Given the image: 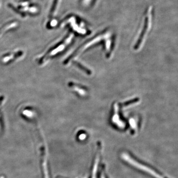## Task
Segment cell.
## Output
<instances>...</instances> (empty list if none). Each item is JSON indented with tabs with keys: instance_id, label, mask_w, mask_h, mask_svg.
<instances>
[{
	"instance_id": "6da1fadb",
	"label": "cell",
	"mask_w": 178,
	"mask_h": 178,
	"mask_svg": "<svg viewBox=\"0 0 178 178\" xmlns=\"http://www.w3.org/2000/svg\"><path fill=\"white\" fill-rule=\"evenodd\" d=\"M122 158H123V159L126 161H127L128 163L132 165V166H134V167L135 166L136 168L142 170V171L143 170L144 171L146 172V173H148L150 175H151L153 176H154L155 178H164L163 176H162V175L158 173L154 170L151 169V168H149L148 166H145L143 164L140 163L139 162H138L136 161V160L134 159L133 158L130 156L129 154H128L127 153H122Z\"/></svg>"
},
{
	"instance_id": "7a4b0ae2",
	"label": "cell",
	"mask_w": 178,
	"mask_h": 178,
	"mask_svg": "<svg viewBox=\"0 0 178 178\" xmlns=\"http://www.w3.org/2000/svg\"><path fill=\"white\" fill-rule=\"evenodd\" d=\"M24 52L22 51L12 52V53H8L2 56V63H10L16 60H19L23 56Z\"/></svg>"
},
{
	"instance_id": "3957f363",
	"label": "cell",
	"mask_w": 178,
	"mask_h": 178,
	"mask_svg": "<svg viewBox=\"0 0 178 178\" xmlns=\"http://www.w3.org/2000/svg\"><path fill=\"white\" fill-rule=\"evenodd\" d=\"M148 12L147 15H146L145 19H144V28L142 32L141 33L139 39L138 40L137 45H136V46H137V47L139 46L141 44V42H142V39L144 38V34H146V31H147L148 28L149 27L150 21H151V12L149 11V12Z\"/></svg>"
},
{
	"instance_id": "277c9868",
	"label": "cell",
	"mask_w": 178,
	"mask_h": 178,
	"mask_svg": "<svg viewBox=\"0 0 178 178\" xmlns=\"http://www.w3.org/2000/svg\"><path fill=\"white\" fill-rule=\"evenodd\" d=\"M93 0H81L82 3L85 5H88L91 3Z\"/></svg>"
},
{
	"instance_id": "5b68a950",
	"label": "cell",
	"mask_w": 178,
	"mask_h": 178,
	"mask_svg": "<svg viewBox=\"0 0 178 178\" xmlns=\"http://www.w3.org/2000/svg\"><path fill=\"white\" fill-rule=\"evenodd\" d=\"M58 0H55L54 3V5H53V12H54L55 10H56V5H58Z\"/></svg>"
},
{
	"instance_id": "8992f818",
	"label": "cell",
	"mask_w": 178,
	"mask_h": 178,
	"mask_svg": "<svg viewBox=\"0 0 178 178\" xmlns=\"http://www.w3.org/2000/svg\"><path fill=\"white\" fill-rule=\"evenodd\" d=\"M4 100H5V98H3V97H0V107H1V105L3 104V102Z\"/></svg>"
}]
</instances>
